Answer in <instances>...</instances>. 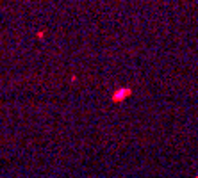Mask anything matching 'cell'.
Instances as JSON below:
<instances>
[{"instance_id":"obj_3","label":"cell","mask_w":198,"mask_h":178,"mask_svg":"<svg viewBox=\"0 0 198 178\" xmlns=\"http://www.w3.org/2000/svg\"><path fill=\"white\" fill-rule=\"evenodd\" d=\"M195 178H198V175H196V176H195Z\"/></svg>"},{"instance_id":"obj_2","label":"cell","mask_w":198,"mask_h":178,"mask_svg":"<svg viewBox=\"0 0 198 178\" xmlns=\"http://www.w3.org/2000/svg\"><path fill=\"white\" fill-rule=\"evenodd\" d=\"M38 38H40V39L45 38V30H40V32H38Z\"/></svg>"},{"instance_id":"obj_1","label":"cell","mask_w":198,"mask_h":178,"mask_svg":"<svg viewBox=\"0 0 198 178\" xmlns=\"http://www.w3.org/2000/svg\"><path fill=\"white\" fill-rule=\"evenodd\" d=\"M129 96H132V87H118L111 95V101L113 103H121V101H125Z\"/></svg>"}]
</instances>
